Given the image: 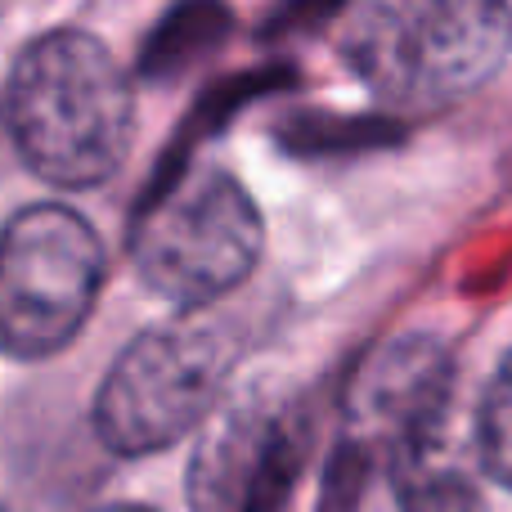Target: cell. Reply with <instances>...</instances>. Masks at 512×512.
Listing matches in <instances>:
<instances>
[{"label": "cell", "mask_w": 512, "mask_h": 512, "mask_svg": "<svg viewBox=\"0 0 512 512\" xmlns=\"http://www.w3.org/2000/svg\"><path fill=\"white\" fill-rule=\"evenodd\" d=\"M14 149L59 189H95L131 149L135 99L104 41L90 32H50L18 54L5 90Z\"/></svg>", "instance_id": "obj_1"}, {"label": "cell", "mask_w": 512, "mask_h": 512, "mask_svg": "<svg viewBox=\"0 0 512 512\" xmlns=\"http://www.w3.org/2000/svg\"><path fill=\"white\" fill-rule=\"evenodd\" d=\"M351 72L391 108H445L512 54L508 0H369L342 41Z\"/></svg>", "instance_id": "obj_2"}, {"label": "cell", "mask_w": 512, "mask_h": 512, "mask_svg": "<svg viewBox=\"0 0 512 512\" xmlns=\"http://www.w3.org/2000/svg\"><path fill=\"white\" fill-rule=\"evenodd\" d=\"M454 364L436 337H396L355 369L346 387V445L391 463L405 512H463L472 481L445 459Z\"/></svg>", "instance_id": "obj_3"}, {"label": "cell", "mask_w": 512, "mask_h": 512, "mask_svg": "<svg viewBox=\"0 0 512 512\" xmlns=\"http://www.w3.org/2000/svg\"><path fill=\"white\" fill-rule=\"evenodd\" d=\"M261 212L252 194L216 167L162 180L131 230L135 270L158 297L198 310L234 292L261 261Z\"/></svg>", "instance_id": "obj_4"}, {"label": "cell", "mask_w": 512, "mask_h": 512, "mask_svg": "<svg viewBox=\"0 0 512 512\" xmlns=\"http://www.w3.org/2000/svg\"><path fill=\"white\" fill-rule=\"evenodd\" d=\"M234 342L212 324H162L135 337L95 396V432L113 454L140 459L189 436L221 405Z\"/></svg>", "instance_id": "obj_5"}, {"label": "cell", "mask_w": 512, "mask_h": 512, "mask_svg": "<svg viewBox=\"0 0 512 512\" xmlns=\"http://www.w3.org/2000/svg\"><path fill=\"white\" fill-rule=\"evenodd\" d=\"M104 288V243L81 212L36 203L0 248V337L14 360H45L86 328Z\"/></svg>", "instance_id": "obj_6"}, {"label": "cell", "mask_w": 512, "mask_h": 512, "mask_svg": "<svg viewBox=\"0 0 512 512\" xmlns=\"http://www.w3.org/2000/svg\"><path fill=\"white\" fill-rule=\"evenodd\" d=\"M306 463V414L288 396L243 391L216 409L189 459L194 512H279Z\"/></svg>", "instance_id": "obj_7"}, {"label": "cell", "mask_w": 512, "mask_h": 512, "mask_svg": "<svg viewBox=\"0 0 512 512\" xmlns=\"http://www.w3.org/2000/svg\"><path fill=\"white\" fill-rule=\"evenodd\" d=\"M477 454L499 486L512 490V351L490 378L486 400L477 414Z\"/></svg>", "instance_id": "obj_8"}, {"label": "cell", "mask_w": 512, "mask_h": 512, "mask_svg": "<svg viewBox=\"0 0 512 512\" xmlns=\"http://www.w3.org/2000/svg\"><path fill=\"white\" fill-rule=\"evenodd\" d=\"M95 512H158V508H144V504H108V508H95Z\"/></svg>", "instance_id": "obj_9"}]
</instances>
